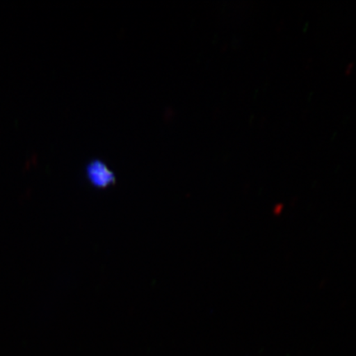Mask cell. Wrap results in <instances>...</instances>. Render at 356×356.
Returning a JSON list of instances; mask_svg holds the SVG:
<instances>
[{"label": "cell", "mask_w": 356, "mask_h": 356, "mask_svg": "<svg viewBox=\"0 0 356 356\" xmlns=\"http://www.w3.org/2000/svg\"><path fill=\"white\" fill-rule=\"evenodd\" d=\"M86 176L89 182L97 188H108L115 182L113 172L100 160H95L88 164Z\"/></svg>", "instance_id": "cell-1"}]
</instances>
